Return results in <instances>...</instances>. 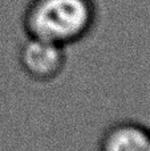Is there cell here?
Masks as SVG:
<instances>
[{"label": "cell", "mask_w": 150, "mask_h": 151, "mask_svg": "<svg viewBox=\"0 0 150 151\" xmlns=\"http://www.w3.org/2000/svg\"><path fill=\"white\" fill-rule=\"evenodd\" d=\"M97 20L96 0H29L21 23L28 37L66 48L87 39Z\"/></svg>", "instance_id": "1"}, {"label": "cell", "mask_w": 150, "mask_h": 151, "mask_svg": "<svg viewBox=\"0 0 150 151\" xmlns=\"http://www.w3.org/2000/svg\"><path fill=\"white\" fill-rule=\"evenodd\" d=\"M98 151H150V130L133 121L117 122L102 134Z\"/></svg>", "instance_id": "3"}, {"label": "cell", "mask_w": 150, "mask_h": 151, "mask_svg": "<svg viewBox=\"0 0 150 151\" xmlns=\"http://www.w3.org/2000/svg\"><path fill=\"white\" fill-rule=\"evenodd\" d=\"M23 72L36 82L56 80L66 65V48L47 40L28 37L19 50Z\"/></svg>", "instance_id": "2"}]
</instances>
